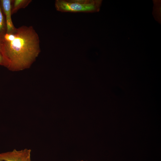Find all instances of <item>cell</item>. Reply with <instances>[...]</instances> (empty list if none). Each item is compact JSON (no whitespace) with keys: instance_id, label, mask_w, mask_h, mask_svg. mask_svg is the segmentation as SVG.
Masks as SVG:
<instances>
[{"instance_id":"cell-8","label":"cell","mask_w":161,"mask_h":161,"mask_svg":"<svg viewBox=\"0 0 161 161\" xmlns=\"http://www.w3.org/2000/svg\"><path fill=\"white\" fill-rule=\"evenodd\" d=\"M0 65L5 66V62L0 44Z\"/></svg>"},{"instance_id":"cell-5","label":"cell","mask_w":161,"mask_h":161,"mask_svg":"<svg viewBox=\"0 0 161 161\" xmlns=\"http://www.w3.org/2000/svg\"><path fill=\"white\" fill-rule=\"evenodd\" d=\"M32 1L31 0H14L12 1L11 13H16L19 9L27 7Z\"/></svg>"},{"instance_id":"cell-6","label":"cell","mask_w":161,"mask_h":161,"mask_svg":"<svg viewBox=\"0 0 161 161\" xmlns=\"http://www.w3.org/2000/svg\"><path fill=\"white\" fill-rule=\"evenodd\" d=\"M153 2L152 14L155 20L161 24V0H153Z\"/></svg>"},{"instance_id":"cell-2","label":"cell","mask_w":161,"mask_h":161,"mask_svg":"<svg viewBox=\"0 0 161 161\" xmlns=\"http://www.w3.org/2000/svg\"><path fill=\"white\" fill-rule=\"evenodd\" d=\"M102 0H56V10L61 12L90 13L99 12Z\"/></svg>"},{"instance_id":"cell-7","label":"cell","mask_w":161,"mask_h":161,"mask_svg":"<svg viewBox=\"0 0 161 161\" xmlns=\"http://www.w3.org/2000/svg\"><path fill=\"white\" fill-rule=\"evenodd\" d=\"M7 31V27L5 16L3 12L0 1V36Z\"/></svg>"},{"instance_id":"cell-1","label":"cell","mask_w":161,"mask_h":161,"mask_svg":"<svg viewBox=\"0 0 161 161\" xmlns=\"http://www.w3.org/2000/svg\"><path fill=\"white\" fill-rule=\"evenodd\" d=\"M5 66L11 70L29 67L40 52V40L32 26H22L0 36Z\"/></svg>"},{"instance_id":"cell-3","label":"cell","mask_w":161,"mask_h":161,"mask_svg":"<svg viewBox=\"0 0 161 161\" xmlns=\"http://www.w3.org/2000/svg\"><path fill=\"white\" fill-rule=\"evenodd\" d=\"M31 150L14 149L11 151L0 153V161H31Z\"/></svg>"},{"instance_id":"cell-4","label":"cell","mask_w":161,"mask_h":161,"mask_svg":"<svg viewBox=\"0 0 161 161\" xmlns=\"http://www.w3.org/2000/svg\"><path fill=\"white\" fill-rule=\"evenodd\" d=\"M2 10L6 20L7 31L10 32L13 31L16 27L14 26L11 18V0H0Z\"/></svg>"},{"instance_id":"cell-10","label":"cell","mask_w":161,"mask_h":161,"mask_svg":"<svg viewBox=\"0 0 161 161\" xmlns=\"http://www.w3.org/2000/svg\"></svg>"},{"instance_id":"cell-9","label":"cell","mask_w":161,"mask_h":161,"mask_svg":"<svg viewBox=\"0 0 161 161\" xmlns=\"http://www.w3.org/2000/svg\"><path fill=\"white\" fill-rule=\"evenodd\" d=\"M80 161H84L82 160Z\"/></svg>"}]
</instances>
